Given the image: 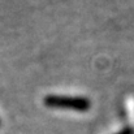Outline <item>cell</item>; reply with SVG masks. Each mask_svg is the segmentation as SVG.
<instances>
[{
    "label": "cell",
    "instance_id": "6da1fadb",
    "mask_svg": "<svg viewBox=\"0 0 134 134\" xmlns=\"http://www.w3.org/2000/svg\"><path fill=\"white\" fill-rule=\"evenodd\" d=\"M44 104L51 108L72 109L78 112H86L91 107L89 99L86 98H72V96H56L48 95L44 98Z\"/></svg>",
    "mask_w": 134,
    "mask_h": 134
},
{
    "label": "cell",
    "instance_id": "7a4b0ae2",
    "mask_svg": "<svg viewBox=\"0 0 134 134\" xmlns=\"http://www.w3.org/2000/svg\"><path fill=\"white\" fill-rule=\"evenodd\" d=\"M126 105H128V113H129V117H130V120L134 122V94L128 98V100H126Z\"/></svg>",
    "mask_w": 134,
    "mask_h": 134
},
{
    "label": "cell",
    "instance_id": "3957f363",
    "mask_svg": "<svg viewBox=\"0 0 134 134\" xmlns=\"http://www.w3.org/2000/svg\"><path fill=\"white\" fill-rule=\"evenodd\" d=\"M119 134H132V132L129 130V129H125V130H122V132H120Z\"/></svg>",
    "mask_w": 134,
    "mask_h": 134
}]
</instances>
